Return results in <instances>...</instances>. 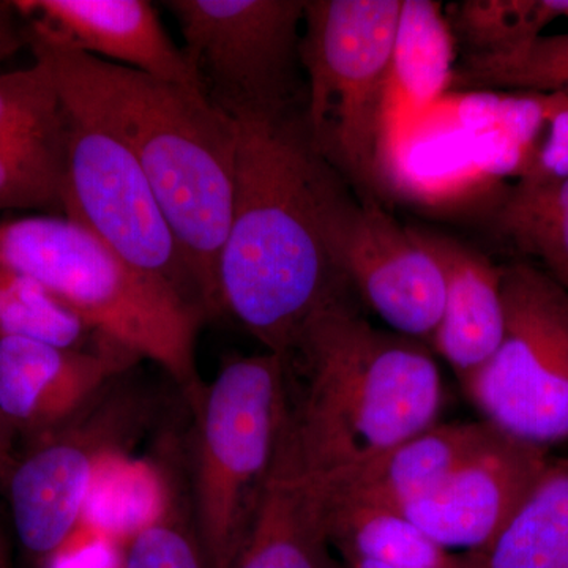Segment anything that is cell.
Masks as SVG:
<instances>
[{
    "label": "cell",
    "instance_id": "1f68e13d",
    "mask_svg": "<svg viewBox=\"0 0 568 568\" xmlns=\"http://www.w3.org/2000/svg\"><path fill=\"white\" fill-rule=\"evenodd\" d=\"M0 568H10L9 545H7L2 528H0Z\"/></svg>",
    "mask_w": 568,
    "mask_h": 568
},
{
    "label": "cell",
    "instance_id": "7c38bea8",
    "mask_svg": "<svg viewBox=\"0 0 568 568\" xmlns=\"http://www.w3.org/2000/svg\"><path fill=\"white\" fill-rule=\"evenodd\" d=\"M548 450L493 426L477 447L432 493L402 514L447 549L480 551L506 528L544 476Z\"/></svg>",
    "mask_w": 568,
    "mask_h": 568
},
{
    "label": "cell",
    "instance_id": "2e32d148",
    "mask_svg": "<svg viewBox=\"0 0 568 568\" xmlns=\"http://www.w3.org/2000/svg\"><path fill=\"white\" fill-rule=\"evenodd\" d=\"M328 495L282 426L274 466L233 568H345L328 534Z\"/></svg>",
    "mask_w": 568,
    "mask_h": 568
},
{
    "label": "cell",
    "instance_id": "6da1fadb",
    "mask_svg": "<svg viewBox=\"0 0 568 568\" xmlns=\"http://www.w3.org/2000/svg\"><path fill=\"white\" fill-rule=\"evenodd\" d=\"M235 123L220 304L265 351L286 357L310 317L347 286L328 241V212L342 185L310 142L304 115H250Z\"/></svg>",
    "mask_w": 568,
    "mask_h": 568
},
{
    "label": "cell",
    "instance_id": "ffe728a7",
    "mask_svg": "<svg viewBox=\"0 0 568 568\" xmlns=\"http://www.w3.org/2000/svg\"><path fill=\"white\" fill-rule=\"evenodd\" d=\"M327 518L339 560L369 559L392 568H477L473 552L452 555L398 511L343 503L328 495Z\"/></svg>",
    "mask_w": 568,
    "mask_h": 568
},
{
    "label": "cell",
    "instance_id": "9a60e30c",
    "mask_svg": "<svg viewBox=\"0 0 568 568\" xmlns=\"http://www.w3.org/2000/svg\"><path fill=\"white\" fill-rule=\"evenodd\" d=\"M69 123L47 63L0 74V211L62 213Z\"/></svg>",
    "mask_w": 568,
    "mask_h": 568
},
{
    "label": "cell",
    "instance_id": "d4e9b609",
    "mask_svg": "<svg viewBox=\"0 0 568 568\" xmlns=\"http://www.w3.org/2000/svg\"><path fill=\"white\" fill-rule=\"evenodd\" d=\"M0 336H21L63 349H99L92 343H111L31 276L2 267Z\"/></svg>",
    "mask_w": 568,
    "mask_h": 568
},
{
    "label": "cell",
    "instance_id": "d6986e66",
    "mask_svg": "<svg viewBox=\"0 0 568 568\" xmlns=\"http://www.w3.org/2000/svg\"><path fill=\"white\" fill-rule=\"evenodd\" d=\"M493 425L488 422L436 424L410 437L345 480L327 484L328 495L343 503L398 511L444 480L477 447Z\"/></svg>",
    "mask_w": 568,
    "mask_h": 568
},
{
    "label": "cell",
    "instance_id": "83f0119b",
    "mask_svg": "<svg viewBox=\"0 0 568 568\" xmlns=\"http://www.w3.org/2000/svg\"><path fill=\"white\" fill-rule=\"evenodd\" d=\"M534 153V149L508 136L497 126L467 138V155L484 179L507 175L521 178L528 170Z\"/></svg>",
    "mask_w": 568,
    "mask_h": 568
},
{
    "label": "cell",
    "instance_id": "30bf717a",
    "mask_svg": "<svg viewBox=\"0 0 568 568\" xmlns=\"http://www.w3.org/2000/svg\"><path fill=\"white\" fill-rule=\"evenodd\" d=\"M69 118L62 215L207 316L173 227L140 164L110 134L70 112Z\"/></svg>",
    "mask_w": 568,
    "mask_h": 568
},
{
    "label": "cell",
    "instance_id": "4dcf8cb0",
    "mask_svg": "<svg viewBox=\"0 0 568 568\" xmlns=\"http://www.w3.org/2000/svg\"><path fill=\"white\" fill-rule=\"evenodd\" d=\"M343 567L345 568H392L388 566H384V564L375 562V560L369 559H358V558H349L343 559Z\"/></svg>",
    "mask_w": 568,
    "mask_h": 568
},
{
    "label": "cell",
    "instance_id": "5b68a950",
    "mask_svg": "<svg viewBox=\"0 0 568 568\" xmlns=\"http://www.w3.org/2000/svg\"><path fill=\"white\" fill-rule=\"evenodd\" d=\"M286 358L224 362L193 410L190 495L207 568H233L271 477L286 413Z\"/></svg>",
    "mask_w": 568,
    "mask_h": 568
},
{
    "label": "cell",
    "instance_id": "484cf974",
    "mask_svg": "<svg viewBox=\"0 0 568 568\" xmlns=\"http://www.w3.org/2000/svg\"><path fill=\"white\" fill-rule=\"evenodd\" d=\"M159 500L126 548L123 568H207L181 477L164 470Z\"/></svg>",
    "mask_w": 568,
    "mask_h": 568
},
{
    "label": "cell",
    "instance_id": "4316f807",
    "mask_svg": "<svg viewBox=\"0 0 568 568\" xmlns=\"http://www.w3.org/2000/svg\"><path fill=\"white\" fill-rule=\"evenodd\" d=\"M544 110L547 138L538 144L526 173L519 179L551 181L568 178V95L537 93Z\"/></svg>",
    "mask_w": 568,
    "mask_h": 568
},
{
    "label": "cell",
    "instance_id": "ba28073f",
    "mask_svg": "<svg viewBox=\"0 0 568 568\" xmlns=\"http://www.w3.org/2000/svg\"><path fill=\"white\" fill-rule=\"evenodd\" d=\"M164 7L213 106L234 121L297 114L305 0H168Z\"/></svg>",
    "mask_w": 568,
    "mask_h": 568
},
{
    "label": "cell",
    "instance_id": "f546056e",
    "mask_svg": "<svg viewBox=\"0 0 568 568\" xmlns=\"http://www.w3.org/2000/svg\"><path fill=\"white\" fill-rule=\"evenodd\" d=\"M14 439H17V433L0 414V488L3 487V480H6L7 473L17 455L14 454Z\"/></svg>",
    "mask_w": 568,
    "mask_h": 568
},
{
    "label": "cell",
    "instance_id": "f1b7e54d",
    "mask_svg": "<svg viewBox=\"0 0 568 568\" xmlns=\"http://www.w3.org/2000/svg\"><path fill=\"white\" fill-rule=\"evenodd\" d=\"M14 11V3H0V62L10 58L24 44V33L18 28Z\"/></svg>",
    "mask_w": 568,
    "mask_h": 568
},
{
    "label": "cell",
    "instance_id": "8fae6325",
    "mask_svg": "<svg viewBox=\"0 0 568 568\" xmlns=\"http://www.w3.org/2000/svg\"><path fill=\"white\" fill-rule=\"evenodd\" d=\"M339 274L395 334L428 345L443 316L444 275L436 257L388 215L375 196L355 201L339 186L328 212Z\"/></svg>",
    "mask_w": 568,
    "mask_h": 568
},
{
    "label": "cell",
    "instance_id": "277c9868",
    "mask_svg": "<svg viewBox=\"0 0 568 568\" xmlns=\"http://www.w3.org/2000/svg\"><path fill=\"white\" fill-rule=\"evenodd\" d=\"M0 267L31 276L104 339L159 365L193 410L200 405L205 387L196 338L207 316L126 264L88 227L63 215L2 223Z\"/></svg>",
    "mask_w": 568,
    "mask_h": 568
},
{
    "label": "cell",
    "instance_id": "e0dca14e",
    "mask_svg": "<svg viewBox=\"0 0 568 568\" xmlns=\"http://www.w3.org/2000/svg\"><path fill=\"white\" fill-rule=\"evenodd\" d=\"M444 275L443 316L432 345L462 387L491 361L506 332L503 267L448 235L410 227Z\"/></svg>",
    "mask_w": 568,
    "mask_h": 568
},
{
    "label": "cell",
    "instance_id": "4fadbf2b",
    "mask_svg": "<svg viewBox=\"0 0 568 568\" xmlns=\"http://www.w3.org/2000/svg\"><path fill=\"white\" fill-rule=\"evenodd\" d=\"M14 7L31 21L36 47L92 55L203 93L182 48L145 0H31Z\"/></svg>",
    "mask_w": 568,
    "mask_h": 568
},
{
    "label": "cell",
    "instance_id": "cb8c5ba5",
    "mask_svg": "<svg viewBox=\"0 0 568 568\" xmlns=\"http://www.w3.org/2000/svg\"><path fill=\"white\" fill-rule=\"evenodd\" d=\"M452 89L568 95V33L540 36L507 54L463 55Z\"/></svg>",
    "mask_w": 568,
    "mask_h": 568
},
{
    "label": "cell",
    "instance_id": "603a6c76",
    "mask_svg": "<svg viewBox=\"0 0 568 568\" xmlns=\"http://www.w3.org/2000/svg\"><path fill=\"white\" fill-rule=\"evenodd\" d=\"M446 18L465 55L507 54L568 18V0H463L448 7Z\"/></svg>",
    "mask_w": 568,
    "mask_h": 568
},
{
    "label": "cell",
    "instance_id": "7a4b0ae2",
    "mask_svg": "<svg viewBox=\"0 0 568 568\" xmlns=\"http://www.w3.org/2000/svg\"><path fill=\"white\" fill-rule=\"evenodd\" d=\"M67 111L132 153L173 227L207 316L233 213L237 123L203 93L92 55L36 47Z\"/></svg>",
    "mask_w": 568,
    "mask_h": 568
},
{
    "label": "cell",
    "instance_id": "9c48e42d",
    "mask_svg": "<svg viewBox=\"0 0 568 568\" xmlns=\"http://www.w3.org/2000/svg\"><path fill=\"white\" fill-rule=\"evenodd\" d=\"M140 407L102 394L54 432L14 455L6 480L14 534L26 555L50 564L84 517L100 473L141 425Z\"/></svg>",
    "mask_w": 568,
    "mask_h": 568
},
{
    "label": "cell",
    "instance_id": "7402d4cb",
    "mask_svg": "<svg viewBox=\"0 0 568 568\" xmlns=\"http://www.w3.org/2000/svg\"><path fill=\"white\" fill-rule=\"evenodd\" d=\"M495 230L568 291V178L519 179L497 207Z\"/></svg>",
    "mask_w": 568,
    "mask_h": 568
},
{
    "label": "cell",
    "instance_id": "44dd1931",
    "mask_svg": "<svg viewBox=\"0 0 568 568\" xmlns=\"http://www.w3.org/2000/svg\"><path fill=\"white\" fill-rule=\"evenodd\" d=\"M469 552L477 568H568V458L549 459L503 532Z\"/></svg>",
    "mask_w": 568,
    "mask_h": 568
},
{
    "label": "cell",
    "instance_id": "5bb4252c",
    "mask_svg": "<svg viewBox=\"0 0 568 568\" xmlns=\"http://www.w3.org/2000/svg\"><path fill=\"white\" fill-rule=\"evenodd\" d=\"M138 361L118 346L63 349L0 336V414L17 436L36 439L77 417Z\"/></svg>",
    "mask_w": 568,
    "mask_h": 568
},
{
    "label": "cell",
    "instance_id": "8992f818",
    "mask_svg": "<svg viewBox=\"0 0 568 568\" xmlns=\"http://www.w3.org/2000/svg\"><path fill=\"white\" fill-rule=\"evenodd\" d=\"M402 0H305L304 125L315 151L375 196L384 192V108Z\"/></svg>",
    "mask_w": 568,
    "mask_h": 568
},
{
    "label": "cell",
    "instance_id": "ac0fdd59",
    "mask_svg": "<svg viewBox=\"0 0 568 568\" xmlns=\"http://www.w3.org/2000/svg\"><path fill=\"white\" fill-rule=\"evenodd\" d=\"M457 62V40L440 3L402 0L384 108L383 171L392 145L450 92Z\"/></svg>",
    "mask_w": 568,
    "mask_h": 568
},
{
    "label": "cell",
    "instance_id": "52a82bcc",
    "mask_svg": "<svg viewBox=\"0 0 568 568\" xmlns=\"http://www.w3.org/2000/svg\"><path fill=\"white\" fill-rule=\"evenodd\" d=\"M506 332L463 386L484 420L547 448L568 443V291L528 261L503 267Z\"/></svg>",
    "mask_w": 568,
    "mask_h": 568
},
{
    "label": "cell",
    "instance_id": "3957f363",
    "mask_svg": "<svg viewBox=\"0 0 568 568\" xmlns=\"http://www.w3.org/2000/svg\"><path fill=\"white\" fill-rule=\"evenodd\" d=\"M284 432L327 484L439 424L444 386L424 343L368 323L336 295L286 355Z\"/></svg>",
    "mask_w": 568,
    "mask_h": 568
}]
</instances>
